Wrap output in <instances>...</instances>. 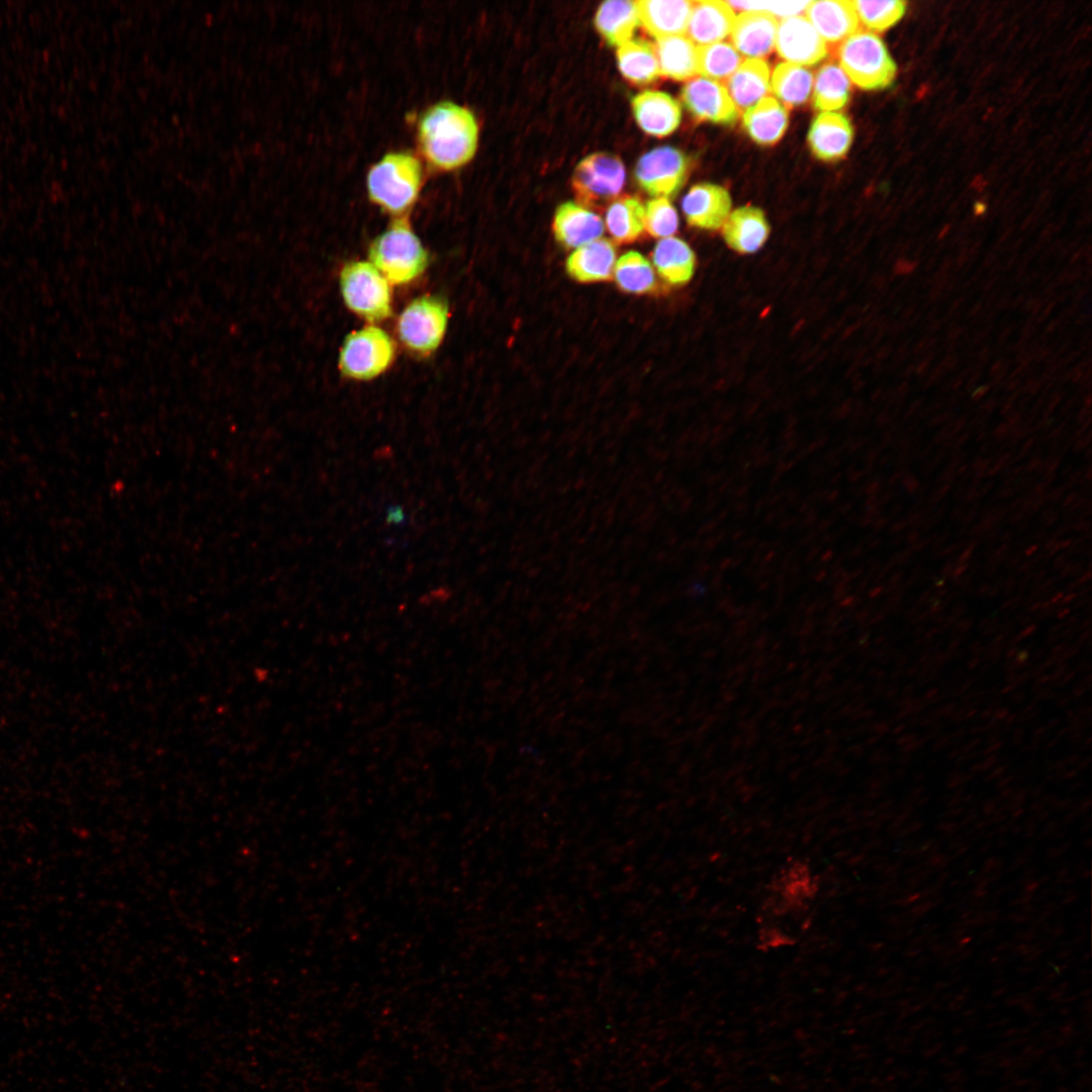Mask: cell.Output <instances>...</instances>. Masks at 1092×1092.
I'll return each mask as SVG.
<instances>
[{
    "label": "cell",
    "mask_w": 1092,
    "mask_h": 1092,
    "mask_svg": "<svg viewBox=\"0 0 1092 1092\" xmlns=\"http://www.w3.org/2000/svg\"><path fill=\"white\" fill-rule=\"evenodd\" d=\"M813 81L814 76L807 68L783 62L774 69L770 90L783 105L800 106L809 99Z\"/></svg>",
    "instance_id": "obj_32"
},
{
    "label": "cell",
    "mask_w": 1092,
    "mask_h": 1092,
    "mask_svg": "<svg viewBox=\"0 0 1092 1092\" xmlns=\"http://www.w3.org/2000/svg\"><path fill=\"white\" fill-rule=\"evenodd\" d=\"M742 56L728 42L698 47V74L714 81H726L741 65Z\"/></svg>",
    "instance_id": "obj_33"
},
{
    "label": "cell",
    "mask_w": 1092,
    "mask_h": 1092,
    "mask_svg": "<svg viewBox=\"0 0 1092 1092\" xmlns=\"http://www.w3.org/2000/svg\"><path fill=\"white\" fill-rule=\"evenodd\" d=\"M839 66L850 82L864 90L889 87L897 67L885 43L870 30H857L838 49Z\"/></svg>",
    "instance_id": "obj_5"
},
{
    "label": "cell",
    "mask_w": 1092,
    "mask_h": 1092,
    "mask_svg": "<svg viewBox=\"0 0 1092 1092\" xmlns=\"http://www.w3.org/2000/svg\"><path fill=\"white\" fill-rule=\"evenodd\" d=\"M775 47L786 62L805 68L820 63L828 55L826 42L803 15L779 22Z\"/></svg>",
    "instance_id": "obj_11"
},
{
    "label": "cell",
    "mask_w": 1092,
    "mask_h": 1092,
    "mask_svg": "<svg viewBox=\"0 0 1092 1092\" xmlns=\"http://www.w3.org/2000/svg\"><path fill=\"white\" fill-rule=\"evenodd\" d=\"M340 286L346 305L368 322L391 314V289L386 278L370 263L353 261L344 266Z\"/></svg>",
    "instance_id": "obj_6"
},
{
    "label": "cell",
    "mask_w": 1092,
    "mask_h": 1092,
    "mask_svg": "<svg viewBox=\"0 0 1092 1092\" xmlns=\"http://www.w3.org/2000/svg\"><path fill=\"white\" fill-rule=\"evenodd\" d=\"M820 892L816 872L805 860L786 861L766 883L755 915V945L761 952L794 946L808 931Z\"/></svg>",
    "instance_id": "obj_1"
},
{
    "label": "cell",
    "mask_w": 1092,
    "mask_h": 1092,
    "mask_svg": "<svg viewBox=\"0 0 1092 1092\" xmlns=\"http://www.w3.org/2000/svg\"><path fill=\"white\" fill-rule=\"evenodd\" d=\"M735 17L726 1H693L687 36L698 47L720 42L730 34Z\"/></svg>",
    "instance_id": "obj_20"
},
{
    "label": "cell",
    "mask_w": 1092,
    "mask_h": 1092,
    "mask_svg": "<svg viewBox=\"0 0 1092 1092\" xmlns=\"http://www.w3.org/2000/svg\"><path fill=\"white\" fill-rule=\"evenodd\" d=\"M639 22L655 38L681 35L687 30L693 1H636Z\"/></svg>",
    "instance_id": "obj_22"
},
{
    "label": "cell",
    "mask_w": 1092,
    "mask_h": 1092,
    "mask_svg": "<svg viewBox=\"0 0 1092 1092\" xmlns=\"http://www.w3.org/2000/svg\"><path fill=\"white\" fill-rule=\"evenodd\" d=\"M1054 493H1055V494H1051L1050 498H1051V499H1053V500H1057V499H1059V498H1060V496H1061V495H1062V493H1063V488H1060V487L1056 488V489L1054 490Z\"/></svg>",
    "instance_id": "obj_40"
},
{
    "label": "cell",
    "mask_w": 1092,
    "mask_h": 1092,
    "mask_svg": "<svg viewBox=\"0 0 1092 1092\" xmlns=\"http://www.w3.org/2000/svg\"><path fill=\"white\" fill-rule=\"evenodd\" d=\"M689 167V159L681 151L668 146L658 147L639 159L635 179L650 195L669 199L682 187Z\"/></svg>",
    "instance_id": "obj_10"
},
{
    "label": "cell",
    "mask_w": 1092,
    "mask_h": 1092,
    "mask_svg": "<svg viewBox=\"0 0 1092 1092\" xmlns=\"http://www.w3.org/2000/svg\"><path fill=\"white\" fill-rule=\"evenodd\" d=\"M805 17L828 43L842 42L859 30V22L849 0L809 1Z\"/></svg>",
    "instance_id": "obj_17"
},
{
    "label": "cell",
    "mask_w": 1092,
    "mask_h": 1092,
    "mask_svg": "<svg viewBox=\"0 0 1092 1092\" xmlns=\"http://www.w3.org/2000/svg\"><path fill=\"white\" fill-rule=\"evenodd\" d=\"M394 359V345L380 328L367 326L349 334L340 352L339 366L346 377L358 380L375 378Z\"/></svg>",
    "instance_id": "obj_8"
},
{
    "label": "cell",
    "mask_w": 1092,
    "mask_h": 1092,
    "mask_svg": "<svg viewBox=\"0 0 1092 1092\" xmlns=\"http://www.w3.org/2000/svg\"><path fill=\"white\" fill-rule=\"evenodd\" d=\"M972 550H973V546H969L966 550H964L962 552V554L960 555V557H959V561L964 562L965 560H967L968 557L971 555Z\"/></svg>",
    "instance_id": "obj_37"
},
{
    "label": "cell",
    "mask_w": 1092,
    "mask_h": 1092,
    "mask_svg": "<svg viewBox=\"0 0 1092 1092\" xmlns=\"http://www.w3.org/2000/svg\"><path fill=\"white\" fill-rule=\"evenodd\" d=\"M617 62L622 75L636 85L650 84L660 75L654 44L643 38L620 44Z\"/></svg>",
    "instance_id": "obj_28"
},
{
    "label": "cell",
    "mask_w": 1092,
    "mask_h": 1092,
    "mask_svg": "<svg viewBox=\"0 0 1092 1092\" xmlns=\"http://www.w3.org/2000/svg\"><path fill=\"white\" fill-rule=\"evenodd\" d=\"M680 99L698 120L729 125L738 118L739 111L725 85L720 82L704 77L694 78L682 87Z\"/></svg>",
    "instance_id": "obj_12"
},
{
    "label": "cell",
    "mask_w": 1092,
    "mask_h": 1092,
    "mask_svg": "<svg viewBox=\"0 0 1092 1092\" xmlns=\"http://www.w3.org/2000/svg\"><path fill=\"white\" fill-rule=\"evenodd\" d=\"M769 232L764 212L752 205L737 207L722 225L726 245L743 255L757 252L768 239Z\"/></svg>",
    "instance_id": "obj_19"
},
{
    "label": "cell",
    "mask_w": 1092,
    "mask_h": 1092,
    "mask_svg": "<svg viewBox=\"0 0 1092 1092\" xmlns=\"http://www.w3.org/2000/svg\"><path fill=\"white\" fill-rule=\"evenodd\" d=\"M654 48L660 75L684 81L698 74V46L687 35L658 38Z\"/></svg>",
    "instance_id": "obj_26"
},
{
    "label": "cell",
    "mask_w": 1092,
    "mask_h": 1092,
    "mask_svg": "<svg viewBox=\"0 0 1092 1092\" xmlns=\"http://www.w3.org/2000/svg\"><path fill=\"white\" fill-rule=\"evenodd\" d=\"M1038 463H1039V459L1038 458H1033V459L1030 460L1029 464L1026 467L1030 468L1029 470H1033L1034 466L1036 467L1038 465Z\"/></svg>",
    "instance_id": "obj_41"
},
{
    "label": "cell",
    "mask_w": 1092,
    "mask_h": 1092,
    "mask_svg": "<svg viewBox=\"0 0 1092 1092\" xmlns=\"http://www.w3.org/2000/svg\"><path fill=\"white\" fill-rule=\"evenodd\" d=\"M809 147L822 161L842 158L850 148L853 128L849 119L837 111H822L812 120L808 131Z\"/></svg>",
    "instance_id": "obj_16"
},
{
    "label": "cell",
    "mask_w": 1092,
    "mask_h": 1092,
    "mask_svg": "<svg viewBox=\"0 0 1092 1092\" xmlns=\"http://www.w3.org/2000/svg\"><path fill=\"white\" fill-rule=\"evenodd\" d=\"M652 262L663 282L675 287L689 283L696 269L693 249L675 237L657 242L652 252Z\"/></svg>",
    "instance_id": "obj_23"
},
{
    "label": "cell",
    "mask_w": 1092,
    "mask_h": 1092,
    "mask_svg": "<svg viewBox=\"0 0 1092 1092\" xmlns=\"http://www.w3.org/2000/svg\"><path fill=\"white\" fill-rule=\"evenodd\" d=\"M605 221L613 243L631 244L645 231L644 206L637 197H619L608 206Z\"/></svg>",
    "instance_id": "obj_29"
},
{
    "label": "cell",
    "mask_w": 1092,
    "mask_h": 1092,
    "mask_svg": "<svg viewBox=\"0 0 1092 1092\" xmlns=\"http://www.w3.org/2000/svg\"><path fill=\"white\" fill-rule=\"evenodd\" d=\"M601 35L611 46L628 41L640 24L636 1L609 0L603 2L595 16Z\"/></svg>",
    "instance_id": "obj_27"
},
{
    "label": "cell",
    "mask_w": 1092,
    "mask_h": 1092,
    "mask_svg": "<svg viewBox=\"0 0 1092 1092\" xmlns=\"http://www.w3.org/2000/svg\"><path fill=\"white\" fill-rule=\"evenodd\" d=\"M1036 548H1037V547H1036V545H1032V546H1030V547L1028 548V550H1026V551H1025V554H1026L1027 556H1030V555H1031V554H1032V553H1033V552H1034L1035 550H1036Z\"/></svg>",
    "instance_id": "obj_43"
},
{
    "label": "cell",
    "mask_w": 1092,
    "mask_h": 1092,
    "mask_svg": "<svg viewBox=\"0 0 1092 1092\" xmlns=\"http://www.w3.org/2000/svg\"><path fill=\"white\" fill-rule=\"evenodd\" d=\"M368 257L388 282L398 285L417 279L428 265V254L404 216L372 242Z\"/></svg>",
    "instance_id": "obj_4"
},
{
    "label": "cell",
    "mask_w": 1092,
    "mask_h": 1092,
    "mask_svg": "<svg viewBox=\"0 0 1092 1092\" xmlns=\"http://www.w3.org/2000/svg\"><path fill=\"white\" fill-rule=\"evenodd\" d=\"M918 538H919V533H918V532H910V533H909V534H908V535L906 536V540H907L908 542H910V543H913V542L915 543V542H916V540H917Z\"/></svg>",
    "instance_id": "obj_38"
},
{
    "label": "cell",
    "mask_w": 1092,
    "mask_h": 1092,
    "mask_svg": "<svg viewBox=\"0 0 1092 1092\" xmlns=\"http://www.w3.org/2000/svg\"><path fill=\"white\" fill-rule=\"evenodd\" d=\"M778 24L777 17L764 11H743L730 32L732 46L741 56L762 59L775 47Z\"/></svg>",
    "instance_id": "obj_14"
},
{
    "label": "cell",
    "mask_w": 1092,
    "mask_h": 1092,
    "mask_svg": "<svg viewBox=\"0 0 1092 1092\" xmlns=\"http://www.w3.org/2000/svg\"><path fill=\"white\" fill-rule=\"evenodd\" d=\"M478 139L474 113L453 101L443 100L429 106L417 122L420 155L438 171H454L468 164L477 151Z\"/></svg>",
    "instance_id": "obj_2"
},
{
    "label": "cell",
    "mask_w": 1092,
    "mask_h": 1092,
    "mask_svg": "<svg viewBox=\"0 0 1092 1092\" xmlns=\"http://www.w3.org/2000/svg\"><path fill=\"white\" fill-rule=\"evenodd\" d=\"M614 278L624 292L633 294L656 293L659 282L649 260L636 251L623 254L615 264Z\"/></svg>",
    "instance_id": "obj_31"
},
{
    "label": "cell",
    "mask_w": 1092,
    "mask_h": 1092,
    "mask_svg": "<svg viewBox=\"0 0 1092 1092\" xmlns=\"http://www.w3.org/2000/svg\"><path fill=\"white\" fill-rule=\"evenodd\" d=\"M448 314V305L442 298L423 296L413 300L397 321L401 343L416 354H431L443 340Z\"/></svg>",
    "instance_id": "obj_9"
},
{
    "label": "cell",
    "mask_w": 1092,
    "mask_h": 1092,
    "mask_svg": "<svg viewBox=\"0 0 1092 1092\" xmlns=\"http://www.w3.org/2000/svg\"><path fill=\"white\" fill-rule=\"evenodd\" d=\"M731 208L732 199L728 190L713 183L693 185L681 201L687 222L706 231L722 228Z\"/></svg>",
    "instance_id": "obj_13"
},
{
    "label": "cell",
    "mask_w": 1092,
    "mask_h": 1092,
    "mask_svg": "<svg viewBox=\"0 0 1092 1092\" xmlns=\"http://www.w3.org/2000/svg\"><path fill=\"white\" fill-rule=\"evenodd\" d=\"M631 106L636 122L650 135L657 138L668 135L680 123V105L676 99L665 92L642 91L632 97Z\"/></svg>",
    "instance_id": "obj_15"
},
{
    "label": "cell",
    "mask_w": 1092,
    "mask_h": 1092,
    "mask_svg": "<svg viewBox=\"0 0 1092 1092\" xmlns=\"http://www.w3.org/2000/svg\"><path fill=\"white\" fill-rule=\"evenodd\" d=\"M552 230L555 240L565 249H576L602 238L604 222L600 215L583 205L567 201L554 214Z\"/></svg>",
    "instance_id": "obj_18"
},
{
    "label": "cell",
    "mask_w": 1092,
    "mask_h": 1092,
    "mask_svg": "<svg viewBox=\"0 0 1092 1092\" xmlns=\"http://www.w3.org/2000/svg\"><path fill=\"white\" fill-rule=\"evenodd\" d=\"M644 229L652 238L672 237L678 230V215L666 197H654L644 207Z\"/></svg>",
    "instance_id": "obj_35"
},
{
    "label": "cell",
    "mask_w": 1092,
    "mask_h": 1092,
    "mask_svg": "<svg viewBox=\"0 0 1092 1092\" xmlns=\"http://www.w3.org/2000/svg\"><path fill=\"white\" fill-rule=\"evenodd\" d=\"M732 8L764 11L783 18L800 15L809 1H729Z\"/></svg>",
    "instance_id": "obj_36"
},
{
    "label": "cell",
    "mask_w": 1092,
    "mask_h": 1092,
    "mask_svg": "<svg viewBox=\"0 0 1092 1092\" xmlns=\"http://www.w3.org/2000/svg\"><path fill=\"white\" fill-rule=\"evenodd\" d=\"M812 91L813 106L816 110L836 111L848 102L851 82L839 64L829 62L817 71Z\"/></svg>",
    "instance_id": "obj_30"
},
{
    "label": "cell",
    "mask_w": 1092,
    "mask_h": 1092,
    "mask_svg": "<svg viewBox=\"0 0 1092 1092\" xmlns=\"http://www.w3.org/2000/svg\"><path fill=\"white\" fill-rule=\"evenodd\" d=\"M424 183L420 159L411 152H390L366 175L369 199L387 213L403 216L417 202Z\"/></svg>",
    "instance_id": "obj_3"
},
{
    "label": "cell",
    "mask_w": 1092,
    "mask_h": 1092,
    "mask_svg": "<svg viewBox=\"0 0 1092 1092\" xmlns=\"http://www.w3.org/2000/svg\"><path fill=\"white\" fill-rule=\"evenodd\" d=\"M617 259L615 244L600 238L576 248L566 259L567 274L577 282L593 283L612 278Z\"/></svg>",
    "instance_id": "obj_21"
},
{
    "label": "cell",
    "mask_w": 1092,
    "mask_h": 1092,
    "mask_svg": "<svg viewBox=\"0 0 1092 1092\" xmlns=\"http://www.w3.org/2000/svg\"><path fill=\"white\" fill-rule=\"evenodd\" d=\"M951 572H952V564L947 563L946 565H944V567L942 569V574H944V575L945 574H950Z\"/></svg>",
    "instance_id": "obj_42"
},
{
    "label": "cell",
    "mask_w": 1092,
    "mask_h": 1092,
    "mask_svg": "<svg viewBox=\"0 0 1092 1092\" xmlns=\"http://www.w3.org/2000/svg\"><path fill=\"white\" fill-rule=\"evenodd\" d=\"M726 89L738 111H745L770 90V71L762 59H746L726 80Z\"/></svg>",
    "instance_id": "obj_24"
},
{
    "label": "cell",
    "mask_w": 1092,
    "mask_h": 1092,
    "mask_svg": "<svg viewBox=\"0 0 1092 1092\" xmlns=\"http://www.w3.org/2000/svg\"><path fill=\"white\" fill-rule=\"evenodd\" d=\"M858 22L873 31H883L904 15L906 3L900 0L852 1Z\"/></svg>",
    "instance_id": "obj_34"
},
{
    "label": "cell",
    "mask_w": 1092,
    "mask_h": 1092,
    "mask_svg": "<svg viewBox=\"0 0 1092 1092\" xmlns=\"http://www.w3.org/2000/svg\"><path fill=\"white\" fill-rule=\"evenodd\" d=\"M626 178L622 160L610 153H594L575 167L571 186L579 204L602 207L613 202L622 191Z\"/></svg>",
    "instance_id": "obj_7"
},
{
    "label": "cell",
    "mask_w": 1092,
    "mask_h": 1092,
    "mask_svg": "<svg viewBox=\"0 0 1092 1092\" xmlns=\"http://www.w3.org/2000/svg\"><path fill=\"white\" fill-rule=\"evenodd\" d=\"M742 123L756 144L770 146L784 135L789 123V112L779 100L765 96L743 111Z\"/></svg>",
    "instance_id": "obj_25"
},
{
    "label": "cell",
    "mask_w": 1092,
    "mask_h": 1092,
    "mask_svg": "<svg viewBox=\"0 0 1092 1092\" xmlns=\"http://www.w3.org/2000/svg\"><path fill=\"white\" fill-rule=\"evenodd\" d=\"M966 568H967V564H961V565L957 566L954 569H952L951 574L960 575L966 570Z\"/></svg>",
    "instance_id": "obj_39"
}]
</instances>
